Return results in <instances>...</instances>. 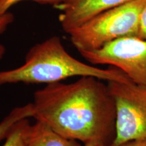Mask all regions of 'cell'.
Returning a JSON list of instances; mask_svg holds the SVG:
<instances>
[{
  "instance_id": "cell-11",
  "label": "cell",
  "mask_w": 146,
  "mask_h": 146,
  "mask_svg": "<svg viewBox=\"0 0 146 146\" xmlns=\"http://www.w3.org/2000/svg\"><path fill=\"white\" fill-rule=\"evenodd\" d=\"M14 15L9 12L5 14H0V35L5 32L9 25H10L14 21ZM5 52V47L0 43V60L3 58Z\"/></svg>"
},
{
  "instance_id": "cell-10",
  "label": "cell",
  "mask_w": 146,
  "mask_h": 146,
  "mask_svg": "<svg viewBox=\"0 0 146 146\" xmlns=\"http://www.w3.org/2000/svg\"><path fill=\"white\" fill-rule=\"evenodd\" d=\"M23 1H33L42 4H50L56 7L62 3V0H0V14L6 13L11 7Z\"/></svg>"
},
{
  "instance_id": "cell-9",
  "label": "cell",
  "mask_w": 146,
  "mask_h": 146,
  "mask_svg": "<svg viewBox=\"0 0 146 146\" xmlns=\"http://www.w3.org/2000/svg\"><path fill=\"white\" fill-rule=\"evenodd\" d=\"M31 128L29 118L19 120L12 128L2 146H27Z\"/></svg>"
},
{
  "instance_id": "cell-1",
  "label": "cell",
  "mask_w": 146,
  "mask_h": 146,
  "mask_svg": "<svg viewBox=\"0 0 146 146\" xmlns=\"http://www.w3.org/2000/svg\"><path fill=\"white\" fill-rule=\"evenodd\" d=\"M33 118L62 136L84 144L111 146L116 135V105L107 84L94 76L50 83L34 94Z\"/></svg>"
},
{
  "instance_id": "cell-5",
  "label": "cell",
  "mask_w": 146,
  "mask_h": 146,
  "mask_svg": "<svg viewBox=\"0 0 146 146\" xmlns=\"http://www.w3.org/2000/svg\"><path fill=\"white\" fill-rule=\"evenodd\" d=\"M79 53L92 64H107L119 68L133 83L146 88V40L124 36L98 50Z\"/></svg>"
},
{
  "instance_id": "cell-13",
  "label": "cell",
  "mask_w": 146,
  "mask_h": 146,
  "mask_svg": "<svg viewBox=\"0 0 146 146\" xmlns=\"http://www.w3.org/2000/svg\"><path fill=\"white\" fill-rule=\"evenodd\" d=\"M119 146H146V140L137 139L125 142Z\"/></svg>"
},
{
  "instance_id": "cell-7",
  "label": "cell",
  "mask_w": 146,
  "mask_h": 146,
  "mask_svg": "<svg viewBox=\"0 0 146 146\" xmlns=\"http://www.w3.org/2000/svg\"><path fill=\"white\" fill-rule=\"evenodd\" d=\"M27 146H82L78 141L66 138L42 122L31 125Z\"/></svg>"
},
{
  "instance_id": "cell-3",
  "label": "cell",
  "mask_w": 146,
  "mask_h": 146,
  "mask_svg": "<svg viewBox=\"0 0 146 146\" xmlns=\"http://www.w3.org/2000/svg\"><path fill=\"white\" fill-rule=\"evenodd\" d=\"M146 0H133L102 12L69 35L78 52L100 49L124 36H137Z\"/></svg>"
},
{
  "instance_id": "cell-4",
  "label": "cell",
  "mask_w": 146,
  "mask_h": 146,
  "mask_svg": "<svg viewBox=\"0 0 146 146\" xmlns=\"http://www.w3.org/2000/svg\"><path fill=\"white\" fill-rule=\"evenodd\" d=\"M116 105V135L111 146L146 140V88L133 82L107 81Z\"/></svg>"
},
{
  "instance_id": "cell-12",
  "label": "cell",
  "mask_w": 146,
  "mask_h": 146,
  "mask_svg": "<svg viewBox=\"0 0 146 146\" xmlns=\"http://www.w3.org/2000/svg\"><path fill=\"white\" fill-rule=\"evenodd\" d=\"M137 37L146 40V4L140 14L139 27Z\"/></svg>"
},
{
  "instance_id": "cell-14",
  "label": "cell",
  "mask_w": 146,
  "mask_h": 146,
  "mask_svg": "<svg viewBox=\"0 0 146 146\" xmlns=\"http://www.w3.org/2000/svg\"><path fill=\"white\" fill-rule=\"evenodd\" d=\"M84 146H108L105 144H103L100 142H98V141H92V142H89V143H85Z\"/></svg>"
},
{
  "instance_id": "cell-6",
  "label": "cell",
  "mask_w": 146,
  "mask_h": 146,
  "mask_svg": "<svg viewBox=\"0 0 146 146\" xmlns=\"http://www.w3.org/2000/svg\"><path fill=\"white\" fill-rule=\"evenodd\" d=\"M133 0H62L56 7L62 11L59 21L69 34L102 12Z\"/></svg>"
},
{
  "instance_id": "cell-2",
  "label": "cell",
  "mask_w": 146,
  "mask_h": 146,
  "mask_svg": "<svg viewBox=\"0 0 146 146\" xmlns=\"http://www.w3.org/2000/svg\"><path fill=\"white\" fill-rule=\"evenodd\" d=\"M87 76L106 81L132 82L116 67L110 66L102 69L79 61L66 52L60 37L52 36L32 47L21 66L0 71V86L15 83L48 85L70 77Z\"/></svg>"
},
{
  "instance_id": "cell-8",
  "label": "cell",
  "mask_w": 146,
  "mask_h": 146,
  "mask_svg": "<svg viewBox=\"0 0 146 146\" xmlns=\"http://www.w3.org/2000/svg\"><path fill=\"white\" fill-rule=\"evenodd\" d=\"M35 114L33 103L14 108L0 123V142L5 140L13 126L24 118H33Z\"/></svg>"
}]
</instances>
